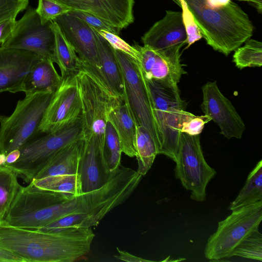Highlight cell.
<instances>
[{
  "label": "cell",
  "instance_id": "cell-1",
  "mask_svg": "<svg viewBox=\"0 0 262 262\" xmlns=\"http://www.w3.org/2000/svg\"><path fill=\"white\" fill-rule=\"evenodd\" d=\"M95 236L91 228L42 231L0 222V248L26 262H73L88 254Z\"/></svg>",
  "mask_w": 262,
  "mask_h": 262
},
{
  "label": "cell",
  "instance_id": "cell-2",
  "mask_svg": "<svg viewBox=\"0 0 262 262\" xmlns=\"http://www.w3.org/2000/svg\"><path fill=\"white\" fill-rule=\"evenodd\" d=\"M207 43L226 56L252 36L254 26L248 15L233 2L219 9L205 0H184Z\"/></svg>",
  "mask_w": 262,
  "mask_h": 262
},
{
  "label": "cell",
  "instance_id": "cell-3",
  "mask_svg": "<svg viewBox=\"0 0 262 262\" xmlns=\"http://www.w3.org/2000/svg\"><path fill=\"white\" fill-rule=\"evenodd\" d=\"M54 93L38 92L18 101L12 113L0 115V154L6 156L37 137Z\"/></svg>",
  "mask_w": 262,
  "mask_h": 262
},
{
  "label": "cell",
  "instance_id": "cell-4",
  "mask_svg": "<svg viewBox=\"0 0 262 262\" xmlns=\"http://www.w3.org/2000/svg\"><path fill=\"white\" fill-rule=\"evenodd\" d=\"M115 53L122 72L123 102L136 125L148 130L159 155L161 139L148 81L139 62L120 51L115 50Z\"/></svg>",
  "mask_w": 262,
  "mask_h": 262
},
{
  "label": "cell",
  "instance_id": "cell-5",
  "mask_svg": "<svg viewBox=\"0 0 262 262\" xmlns=\"http://www.w3.org/2000/svg\"><path fill=\"white\" fill-rule=\"evenodd\" d=\"M218 223L204 249L205 257L211 260L230 257L234 249L247 237L258 230L262 220V201L232 210Z\"/></svg>",
  "mask_w": 262,
  "mask_h": 262
},
{
  "label": "cell",
  "instance_id": "cell-6",
  "mask_svg": "<svg viewBox=\"0 0 262 262\" xmlns=\"http://www.w3.org/2000/svg\"><path fill=\"white\" fill-rule=\"evenodd\" d=\"M83 139L82 120L57 132L34 138L19 148V159L5 165L29 184L57 152L70 143Z\"/></svg>",
  "mask_w": 262,
  "mask_h": 262
},
{
  "label": "cell",
  "instance_id": "cell-7",
  "mask_svg": "<svg viewBox=\"0 0 262 262\" xmlns=\"http://www.w3.org/2000/svg\"><path fill=\"white\" fill-rule=\"evenodd\" d=\"M147 81L161 139L159 155H164L176 162L181 134L179 130L180 117L181 111L185 110L186 103L181 98L178 84Z\"/></svg>",
  "mask_w": 262,
  "mask_h": 262
},
{
  "label": "cell",
  "instance_id": "cell-8",
  "mask_svg": "<svg viewBox=\"0 0 262 262\" xmlns=\"http://www.w3.org/2000/svg\"><path fill=\"white\" fill-rule=\"evenodd\" d=\"M82 106L83 139L95 137L103 146L110 113L123 102L100 85L88 72L76 74Z\"/></svg>",
  "mask_w": 262,
  "mask_h": 262
},
{
  "label": "cell",
  "instance_id": "cell-9",
  "mask_svg": "<svg viewBox=\"0 0 262 262\" xmlns=\"http://www.w3.org/2000/svg\"><path fill=\"white\" fill-rule=\"evenodd\" d=\"M174 174L183 187L191 191V199L197 202L206 200V187L216 174L204 157L199 135L181 133Z\"/></svg>",
  "mask_w": 262,
  "mask_h": 262
},
{
  "label": "cell",
  "instance_id": "cell-10",
  "mask_svg": "<svg viewBox=\"0 0 262 262\" xmlns=\"http://www.w3.org/2000/svg\"><path fill=\"white\" fill-rule=\"evenodd\" d=\"M65 200L68 199L63 195L39 188L30 182L20 188L3 221L19 228H41L51 222V206Z\"/></svg>",
  "mask_w": 262,
  "mask_h": 262
},
{
  "label": "cell",
  "instance_id": "cell-11",
  "mask_svg": "<svg viewBox=\"0 0 262 262\" xmlns=\"http://www.w3.org/2000/svg\"><path fill=\"white\" fill-rule=\"evenodd\" d=\"M53 21L58 25L79 57L81 70L88 72L100 85L112 94L101 74L96 29L68 12L59 16Z\"/></svg>",
  "mask_w": 262,
  "mask_h": 262
},
{
  "label": "cell",
  "instance_id": "cell-12",
  "mask_svg": "<svg viewBox=\"0 0 262 262\" xmlns=\"http://www.w3.org/2000/svg\"><path fill=\"white\" fill-rule=\"evenodd\" d=\"M51 21L42 24L36 9L28 6L16 21L10 36L1 46L28 51L53 62L55 36Z\"/></svg>",
  "mask_w": 262,
  "mask_h": 262
},
{
  "label": "cell",
  "instance_id": "cell-13",
  "mask_svg": "<svg viewBox=\"0 0 262 262\" xmlns=\"http://www.w3.org/2000/svg\"><path fill=\"white\" fill-rule=\"evenodd\" d=\"M76 74L61 77L43 114L39 133H54L81 119L82 106Z\"/></svg>",
  "mask_w": 262,
  "mask_h": 262
},
{
  "label": "cell",
  "instance_id": "cell-14",
  "mask_svg": "<svg viewBox=\"0 0 262 262\" xmlns=\"http://www.w3.org/2000/svg\"><path fill=\"white\" fill-rule=\"evenodd\" d=\"M201 105L205 115L219 127L221 134L228 139L242 137L246 126L230 101L220 91L216 81L208 82L202 88Z\"/></svg>",
  "mask_w": 262,
  "mask_h": 262
},
{
  "label": "cell",
  "instance_id": "cell-15",
  "mask_svg": "<svg viewBox=\"0 0 262 262\" xmlns=\"http://www.w3.org/2000/svg\"><path fill=\"white\" fill-rule=\"evenodd\" d=\"M134 46L139 52V63L147 80L178 84L186 73L181 63L180 51H159L145 46Z\"/></svg>",
  "mask_w": 262,
  "mask_h": 262
},
{
  "label": "cell",
  "instance_id": "cell-16",
  "mask_svg": "<svg viewBox=\"0 0 262 262\" xmlns=\"http://www.w3.org/2000/svg\"><path fill=\"white\" fill-rule=\"evenodd\" d=\"M71 10L92 13L119 31L133 23L134 0H52Z\"/></svg>",
  "mask_w": 262,
  "mask_h": 262
},
{
  "label": "cell",
  "instance_id": "cell-17",
  "mask_svg": "<svg viewBox=\"0 0 262 262\" xmlns=\"http://www.w3.org/2000/svg\"><path fill=\"white\" fill-rule=\"evenodd\" d=\"M186 40L182 13L170 10L142 37L144 46L159 51H180Z\"/></svg>",
  "mask_w": 262,
  "mask_h": 262
},
{
  "label": "cell",
  "instance_id": "cell-18",
  "mask_svg": "<svg viewBox=\"0 0 262 262\" xmlns=\"http://www.w3.org/2000/svg\"><path fill=\"white\" fill-rule=\"evenodd\" d=\"M79 163L82 191L98 189L111 178L102 154V146L94 136L84 139Z\"/></svg>",
  "mask_w": 262,
  "mask_h": 262
},
{
  "label": "cell",
  "instance_id": "cell-19",
  "mask_svg": "<svg viewBox=\"0 0 262 262\" xmlns=\"http://www.w3.org/2000/svg\"><path fill=\"white\" fill-rule=\"evenodd\" d=\"M40 58L28 51L0 46V93L19 92L25 76Z\"/></svg>",
  "mask_w": 262,
  "mask_h": 262
},
{
  "label": "cell",
  "instance_id": "cell-20",
  "mask_svg": "<svg viewBox=\"0 0 262 262\" xmlns=\"http://www.w3.org/2000/svg\"><path fill=\"white\" fill-rule=\"evenodd\" d=\"M50 59L40 58L25 76L19 92L26 95L38 92H54L58 86L61 76L57 72Z\"/></svg>",
  "mask_w": 262,
  "mask_h": 262
},
{
  "label": "cell",
  "instance_id": "cell-21",
  "mask_svg": "<svg viewBox=\"0 0 262 262\" xmlns=\"http://www.w3.org/2000/svg\"><path fill=\"white\" fill-rule=\"evenodd\" d=\"M96 40L101 75L112 94L123 102L122 75L115 50L96 30Z\"/></svg>",
  "mask_w": 262,
  "mask_h": 262
},
{
  "label": "cell",
  "instance_id": "cell-22",
  "mask_svg": "<svg viewBox=\"0 0 262 262\" xmlns=\"http://www.w3.org/2000/svg\"><path fill=\"white\" fill-rule=\"evenodd\" d=\"M83 141V139L76 140L57 152L34 179L56 175L78 174Z\"/></svg>",
  "mask_w": 262,
  "mask_h": 262
},
{
  "label": "cell",
  "instance_id": "cell-23",
  "mask_svg": "<svg viewBox=\"0 0 262 262\" xmlns=\"http://www.w3.org/2000/svg\"><path fill=\"white\" fill-rule=\"evenodd\" d=\"M107 121L113 125L117 134L122 152L129 157H135L137 125L124 102L110 113Z\"/></svg>",
  "mask_w": 262,
  "mask_h": 262
},
{
  "label": "cell",
  "instance_id": "cell-24",
  "mask_svg": "<svg viewBox=\"0 0 262 262\" xmlns=\"http://www.w3.org/2000/svg\"><path fill=\"white\" fill-rule=\"evenodd\" d=\"M51 25L55 36L53 62L59 67L62 77L76 74L81 70L79 57L56 23L52 21Z\"/></svg>",
  "mask_w": 262,
  "mask_h": 262
},
{
  "label": "cell",
  "instance_id": "cell-25",
  "mask_svg": "<svg viewBox=\"0 0 262 262\" xmlns=\"http://www.w3.org/2000/svg\"><path fill=\"white\" fill-rule=\"evenodd\" d=\"M31 182L39 188L60 193L68 199L83 193L79 174L48 176L34 179Z\"/></svg>",
  "mask_w": 262,
  "mask_h": 262
},
{
  "label": "cell",
  "instance_id": "cell-26",
  "mask_svg": "<svg viewBox=\"0 0 262 262\" xmlns=\"http://www.w3.org/2000/svg\"><path fill=\"white\" fill-rule=\"evenodd\" d=\"M137 172L142 177L150 169L156 156L157 146L148 130L143 126H137L135 141Z\"/></svg>",
  "mask_w": 262,
  "mask_h": 262
},
{
  "label": "cell",
  "instance_id": "cell-27",
  "mask_svg": "<svg viewBox=\"0 0 262 262\" xmlns=\"http://www.w3.org/2000/svg\"><path fill=\"white\" fill-rule=\"evenodd\" d=\"M262 201V160L249 174L246 182L236 198L228 207L229 210Z\"/></svg>",
  "mask_w": 262,
  "mask_h": 262
},
{
  "label": "cell",
  "instance_id": "cell-28",
  "mask_svg": "<svg viewBox=\"0 0 262 262\" xmlns=\"http://www.w3.org/2000/svg\"><path fill=\"white\" fill-rule=\"evenodd\" d=\"M10 168L0 165V222L4 221L21 186Z\"/></svg>",
  "mask_w": 262,
  "mask_h": 262
},
{
  "label": "cell",
  "instance_id": "cell-29",
  "mask_svg": "<svg viewBox=\"0 0 262 262\" xmlns=\"http://www.w3.org/2000/svg\"><path fill=\"white\" fill-rule=\"evenodd\" d=\"M122 150L117 134L107 121L102 146L103 156L108 171L113 173L120 166Z\"/></svg>",
  "mask_w": 262,
  "mask_h": 262
},
{
  "label": "cell",
  "instance_id": "cell-30",
  "mask_svg": "<svg viewBox=\"0 0 262 262\" xmlns=\"http://www.w3.org/2000/svg\"><path fill=\"white\" fill-rule=\"evenodd\" d=\"M233 61L241 70L247 67H260L262 65V42L249 39L244 46L235 50Z\"/></svg>",
  "mask_w": 262,
  "mask_h": 262
},
{
  "label": "cell",
  "instance_id": "cell-31",
  "mask_svg": "<svg viewBox=\"0 0 262 262\" xmlns=\"http://www.w3.org/2000/svg\"><path fill=\"white\" fill-rule=\"evenodd\" d=\"M234 256L261 261L262 234L258 230L250 234L234 249L230 257Z\"/></svg>",
  "mask_w": 262,
  "mask_h": 262
},
{
  "label": "cell",
  "instance_id": "cell-32",
  "mask_svg": "<svg viewBox=\"0 0 262 262\" xmlns=\"http://www.w3.org/2000/svg\"><path fill=\"white\" fill-rule=\"evenodd\" d=\"M206 115L195 116L185 110L181 112L179 130L190 135H198L202 132L205 124L211 121Z\"/></svg>",
  "mask_w": 262,
  "mask_h": 262
},
{
  "label": "cell",
  "instance_id": "cell-33",
  "mask_svg": "<svg viewBox=\"0 0 262 262\" xmlns=\"http://www.w3.org/2000/svg\"><path fill=\"white\" fill-rule=\"evenodd\" d=\"M70 11V9L52 0H38L36 8V11L42 24L53 21L59 16Z\"/></svg>",
  "mask_w": 262,
  "mask_h": 262
},
{
  "label": "cell",
  "instance_id": "cell-34",
  "mask_svg": "<svg viewBox=\"0 0 262 262\" xmlns=\"http://www.w3.org/2000/svg\"><path fill=\"white\" fill-rule=\"evenodd\" d=\"M180 7L182 10L181 12L182 20L187 35L186 43L188 45L186 47L187 48L202 38V36L186 2L184 0H180Z\"/></svg>",
  "mask_w": 262,
  "mask_h": 262
},
{
  "label": "cell",
  "instance_id": "cell-35",
  "mask_svg": "<svg viewBox=\"0 0 262 262\" xmlns=\"http://www.w3.org/2000/svg\"><path fill=\"white\" fill-rule=\"evenodd\" d=\"M96 30L115 50L120 51L126 54L139 62V52L134 46L129 45L117 34L104 30Z\"/></svg>",
  "mask_w": 262,
  "mask_h": 262
},
{
  "label": "cell",
  "instance_id": "cell-36",
  "mask_svg": "<svg viewBox=\"0 0 262 262\" xmlns=\"http://www.w3.org/2000/svg\"><path fill=\"white\" fill-rule=\"evenodd\" d=\"M29 0H0V23L16 19L17 15L27 8Z\"/></svg>",
  "mask_w": 262,
  "mask_h": 262
},
{
  "label": "cell",
  "instance_id": "cell-37",
  "mask_svg": "<svg viewBox=\"0 0 262 262\" xmlns=\"http://www.w3.org/2000/svg\"><path fill=\"white\" fill-rule=\"evenodd\" d=\"M68 13L82 19L89 26L97 30H106L117 35H118L120 32L101 18L92 13L79 10H71Z\"/></svg>",
  "mask_w": 262,
  "mask_h": 262
},
{
  "label": "cell",
  "instance_id": "cell-38",
  "mask_svg": "<svg viewBox=\"0 0 262 262\" xmlns=\"http://www.w3.org/2000/svg\"><path fill=\"white\" fill-rule=\"evenodd\" d=\"M16 19H10L0 23V43H4L12 32L16 23Z\"/></svg>",
  "mask_w": 262,
  "mask_h": 262
},
{
  "label": "cell",
  "instance_id": "cell-39",
  "mask_svg": "<svg viewBox=\"0 0 262 262\" xmlns=\"http://www.w3.org/2000/svg\"><path fill=\"white\" fill-rule=\"evenodd\" d=\"M118 255H114L116 259L127 262H147L152 261V260L145 259L143 258L136 256L125 251L121 250L118 247L116 248Z\"/></svg>",
  "mask_w": 262,
  "mask_h": 262
},
{
  "label": "cell",
  "instance_id": "cell-40",
  "mask_svg": "<svg viewBox=\"0 0 262 262\" xmlns=\"http://www.w3.org/2000/svg\"><path fill=\"white\" fill-rule=\"evenodd\" d=\"M0 262H26L19 256L0 248Z\"/></svg>",
  "mask_w": 262,
  "mask_h": 262
},
{
  "label": "cell",
  "instance_id": "cell-41",
  "mask_svg": "<svg viewBox=\"0 0 262 262\" xmlns=\"http://www.w3.org/2000/svg\"><path fill=\"white\" fill-rule=\"evenodd\" d=\"M206 5L214 9L222 8L229 5L231 0H205Z\"/></svg>",
  "mask_w": 262,
  "mask_h": 262
},
{
  "label": "cell",
  "instance_id": "cell-42",
  "mask_svg": "<svg viewBox=\"0 0 262 262\" xmlns=\"http://www.w3.org/2000/svg\"><path fill=\"white\" fill-rule=\"evenodd\" d=\"M20 152L19 149H15L6 155V162L4 165H9L15 162L19 158Z\"/></svg>",
  "mask_w": 262,
  "mask_h": 262
},
{
  "label": "cell",
  "instance_id": "cell-43",
  "mask_svg": "<svg viewBox=\"0 0 262 262\" xmlns=\"http://www.w3.org/2000/svg\"><path fill=\"white\" fill-rule=\"evenodd\" d=\"M6 156L3 154H0V165H4L6 162Z\"/></svg>",
  "mask_w": 262,
  "mask_h": 262
},
{
  "label": "cell",
  "instance_id": "cell-44",
  "mask_svg": "<svg viewBox=\"0 0 262 262\" xmlns=\"http://www.w3.org/2000/svg\"><path fill=\"white\" fill-rule=\"evenodd\" d=\"M174 2L176 4L179 5L180 7L181 6L180 0H171Z\"/></svg>",
  "mask_w": 262,
  "mask_h": 262
},
{
  "label": "cell",
  "instance_id": "cell-45",
  "mask_svg": "<svg viewBox=\"0 0 262 262\" xmlns=\"http://www.w3.org/2000/svg\"><path fill=\"white\" fill-rule=\"evenodd\" d=\"M238 1H246V2H248V1H251V0H238Z\"/></svg>",
  "mask_w": 262,
  "mask_h": 262
}]
</instances>
